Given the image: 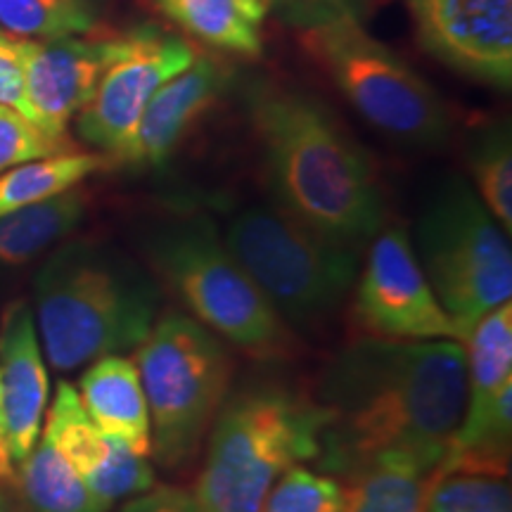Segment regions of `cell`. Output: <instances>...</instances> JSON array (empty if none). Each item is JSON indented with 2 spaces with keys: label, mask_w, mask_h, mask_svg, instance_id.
Here are the masks:
<instances>
[{
  "label": "cell",
  "mask_w": 512,
  "mask_h": 512,
  "mask_svg": "<svg viewBox=\"0 0 512 512\" xmlns=\"http://www.w3.org/2000/svg\"><path fill=\"white\" fill-rule=\"evenodd\" d=\"M223 240L290 330L328 323L361 273L354 245L325 238L283 209H245Z\"/></svg>",
  "instance_id": "obj_7"
},
{
  "label": "cell",
  "mask_w": 512,
  "mask_h": 512,
  "mask_svg": "<svg viewBox=\"0 0 512 512\" xmlns=\"http://www.w3.org/2000/svg\"><path fill=\"white\" fill-rule=\"evenodd\" d=\"M36 330L55 370L136 351L159 318L155 275L119 249L76 240L34 278Z\"/></svg>",
  "instance_id": "obj_3"
},
{
  "label": "cell",
  "mask_w": 512,
  "mask_h": 512,
  "mask_svg": "<svg viewBox=\"0 0 512 512\" xmlns=\"http://www.w3.org/2000/svg\"><path fill=\"white\" fill-rule=\"evenodd\" d=\"M420 46L453 72L512 86V0H406Z\"/></svg>",
  "instance_id": "obj_13"
},
{
  "label": "cell",
  "mask_w": 512,
  "mask_h": 512,
  "mask_svg": "<svg viewBox=\"0 0 512 512\" xmlns=\"http://www.w3.org/2000/svg\"><path fill=\"white\" fill-rule=\"evenodd\" d=\"M413 252L439 304L460 332L512 297L510 235L503 233L470 183L446 178L415 226Z\"/></svg>",
  "instance_id": "obj_8"
},
{
  "label": "cell",
  "mask_w": 512,
  "mask_h": 512,
  "mask_svg": "<svg viewBox=\"0 0 512 512\" xmlns=\"http://www.w3.org/2000/svg\"><path fill=\"white\" fill-rule=\"evenodd\" d=\"M465 349L453 339L366 337L325 368L323 475L347 477L384 456H408L437 470L465 413Z\"/></svg>",
  "instance_id": "obj_1"
},
{
  "label": "cell",
  "mask_w": 512,
  "mask_h": 512,
  "mask_svg": "<svg viewBox=\"0 0 512 512\" xmlns=\"http://www.w3.org/2000/svg\"><path fill=\"white\" fill-rule=\"evenodd\" d=\"M133 361L150 411V456L169 470L185 467L230 394L233 358L226 342L188 313H164Z\"/></svg>",
  "instance_id": "obj_6"
},
{
  "label": "cell",
  "mask_w": 512,
  "mask_h": 512,
  "mask_svg": "<svg viewBox=\"0 0 512 512\" xmlns=\"http://www.w3.org/2000/svg\"><path fill=\"white\" fill-rule=\"evenodd\" d=\"M119 512H200L192 491L178 486H152L145 494L133 496Z\"/></svg>",
  "instance_id": "obj_31"
},
{
  "label": "cell",
  "mask_w": 512,
  "mask_h": 512,
  "mask_svg": "<svg viewBox=\"0 0 512 512\" xmlns=\"http://www.w3.org/2000/svg\"><path fill=\"white\" fill-rule=\"evenodd\" d=\"M320 430L318 403L278 382H252L228 394L211 422L192 491L200 512H261L285 470L318 458Z\"/></svg>",
  "instance_id": "obj_4"
},
{
  "label": "cell",
  "mask_w": 512,
  "mask_h": 512,
  "mask_svg": "<svg viewBox=\"0 0 512 512\" xmlns=\"http://www.w3.org/2000/svg\"><path fill=\"white\" fill-rule=\"evenodd\" d=\"M27 41L29 38H0V105L12 107L24 117H29L27 102V79H24V64H27Z\"/></svg>",
  "instance_id": "obj_29"
},
{
  "label": "cell",
  "mask_w": 512,
  "mask_h": 512,
  "mask_svg": "<svg viewBox=\"0 0 512 512\" xmlns=\"http://www.w3.org/2000/svg\"><path fill=\"white\" fill-rule=\"evenodd\" d=\"M159 15L204 46L256 57L264 50L271 0H152Z\"/></svg>",
  "instance_id": "obj_19"
},
{
  "label": "cell",
  "mask_w": 512,
  "mask_h": 512,
  "mask_svg": "<svg viewBox=\"0 0 512 512\" xmlns=\"http://www.w3.org/2000/svg\"><path fill=\"white\" fill-rule=\"evenodd\" d=\"M43 434L60 446L83 482L107 508L121 498L145 494L155 486L150 458L102 434L69 382L57 384Z\"/></svg>",
  "instance_id": "obj_15"
},
{
  "label": "cell",
  "mask_w": 512,
  "mask_h": 512,
  "mask_svg": "<svg viewBox=\"0 0 512 512\" xmlns=\"http://www.w3.org/2000/svg\"><path fill=\"white\" fill-rule=\"evenodd\" d=\"M245 105L280 209L344 245L373 240L384 228L380 183L328 107L273 81L249 83Z\"/></svg>",
  "instance_id": "obj_2"
},
{
  "label": "cell",
  "mask_w": 512,
  "mask_h": 512,
  "mask_svg": "<svg viewBox=\"0 0 512 512\" xmlns=\"http://www.w3.org/2000/svg\"><path fill=\"white\" fill-rule=\"evenodd\" d=\"M228 81L221 62L197 55L190 67L171 76L147 102L121 164L159 166L174 155L181 138L219 100Z\"/></svg>",
  "instance_id": "obj_17"
},
{
  "label": "cell",
  "mask_w": 512,
  "mask_h": 512,
  "mask_svg": "<svg viewBox=\"0 0 512 512\" xmlns=\"http://www.w3.org/2000/svg\"><path fill=\"white\" fill-rule=\"evenodd\" d=\"M0 389L5 451L10 463L19 465L41 437L50 392L34 311L27 302L10 304L0 320Z\"/></svg>",
  "instance_id": "obj_16"
},
{
  "label": "cell",
  "mask_w": 512,
  "mask_h": 512,
  "mask_svg": "<svg viewBox=\"0 0 512 512\" xmlns=\"http://www.w3.org/2000/svg\"><path fill=\"white\" fill-rule=\"evenodd\" d=\"M432 467L384 456L342 477V512H425Z\"/></svg>",
  "instance_id": "obj_20"
},
{
  "label": "cell",
  "mask_w": 512,
  "mask_h": 512,
  "mask_svg": "<svg viewBox=\"0 0 512 512\" xmlns=\"http://www.w3.org/2000/svg\"><path fill=\"white\" fill-rule=\"evenodd\" d=\"M0 38H8V34H5V31H3V29H0Z\"/></svg>",
  "instance_id": "obj_33"
},
{
  "label": "cell",
  "mask_w": 512,
  "mask_h": 512,
  "mask_svg": "<svg viewBox=\"0 0 512 512\" xmlns=\"http://www.w3.org/2000/svg\"><path fill=\"white\" fill-rule=\"evenodd\" d=\"M354 313L370 337L460 342L456 323L427 283L403 228H382L373 238L368 264L356 280Z\"/></svg>",
  "instance_id": "obj_12"
},
{
  "label": "cell",
  "mask_w": 512,
  "mask_h": 512,
  "mask_svg": "<svg viewBox=\"0 0 512 512\" xmlns=\"http://www.w3.org/2000/svg\"><path fill=\"white\" fill-rule=\"evenodd\" d=\"M0 475H12V463L5 451V420H3V389H0Z\"/></svg>",
  "instance_id": "obj_32"
},
{
  "label": "cell",
  "mask_w": 512,
  "mask_h": 512,
  "mask_svg": "<svg viewBox=\"0 0 512 512\" xmlns=\"http://www.w3.org/2000/svg\"><path fill=\"white\" fill-rule=\"evenodd\" d=\"M110 164L100 152L72 150L12 166L0 174V216L72 190Z\"/></svg>",
  "instance_id": "obj_23"
},
{
  "label": "cell",
  "mask_w": 512,
  "mask_h": 512,
  "mask_svg": "<svg viewBox=\"0 0 512 512\" xmlns=\"http://www.w3.org/2000/svg\"><path fill=\"white\" fill-rule=\"evenodd\" d=\"M467 394L460 427L441 463L510 472L512 446V304L479 318L465 342ZM439 463V465H441Z\"/></svg>",
  "instance_id": "obj_11"
},
{
  "label": "cell",
  "mask_w": 512,
  "mask_h": 512,
  "mask_svg": "<svg viewBox=\"0 0 512 512\" xmlns=\"http://www.w3.org/2000/svg\"><path fill=\"white\" fill-rule=\"evenodd\" d=\"M299 31L337 91L384 136L415 147H441L451 138L453 119L441 95L368 34L361 17H328Z\"/></svg>",
  "instance_id": "obj_9"
},
{
  "label": "cell",
  "mask_w": 512,
  "mask_h": 512,
  "mask_svg": "<svg viewBox=\"0 0 512 512\" xmlns=\"http://www.w3.org/2000/svg\"><path fill=\"white\" fill-rule=\"evenodd\" d=\"M88 366L79 389L88 418L102 434L150 458V411L136 361L124 354H107Z\"/></svg>",
  "instance_id": "obj_18"
},
{
  "label": "cell",
  "mask_w": 512,
  "mask_h": 512,
  "mask_svg": "<svg viewBox=\"0 0 512 512\" xmlns=\"http://www.w3.org/2000/svg\"><path fill=\"white\" fill-rule=\"evenodd\" d=\"M88 200L79 185L50 200L0 216V266H22L74 233Z\"/></svg>",
  "instance_id": "obj_21"
},
{
  "label": "cell",
  "mask_w": 512,
  "mask_h": 512,
  "mask_svg": "<svg viewBox=\"0 0 512 512\" xmlns=\"http://www.w3.org/2000/svg\"><path fill=\"white\" fill-rule=\"evenodd\" d=\"M425 512H512L510 472L484 467H437Z\"/></svg>",
  "instance_id": "obj_24"
},
{
  "label": "cell",
  "mask_w": 512,
  "mask_h": 512,
  "mask_svg": "<svg viewBox=\"0 0 512 512\" xmlns=\"http://www.w3.org/2000/svg\"><path fill=\"white\" fill-rule=\"evenodd\" d=\"M114 48L117 36L27 41L24 79L31 121L53 138H67L69 121L91 100Z\"/></svg>",
  "instance_id": "obj_14"
},
{
  "label": "cell",
  "mask_w": 512,
  "mask_h": 512,
  "mask_svg": "<svg viewBox=\"0 0 512 512\" xmlns=\"http://www.w3.org/2000/svg\"><path fill=\"white\" fill-rule=\"evenodd\" d=\"M475 192L505 235H512V136L508 121L482 128L470 145Z\"/></svg>",
  "instance_id": "obj_26"
},
{
  "label": "cell",
  "mask_w": 512,
  "mask_h": 512,
  "mask_svg": "<svg viewBox=\"0 0 512 512\" xmlns=\"http://www.w3.org/2000/svg\"><path fill=\"white\" fill-rule=\"evenodd\" d=\"M261 512H342V482L292 465L268 491Z\"/></svg>",
  "instance_id": "obj_27"
},
{
  "label": "cell",
  "mask_w": 512,
  "mask_h": 512,
  "mask_svg": "<svg viewBox=\"0 0 512 512\" xmlns=\"http://www.w3.org/2000/svg\"><path fill=\"white\" fill-rule=\"evenodd\" d=\"M67 138H53L12 107L0 105V174L34 159L72 152Z\"/></svg>",
  "instance_id": "obj_28"
},
{
  "label": "cell",
  "mask_w": 512,
  "mask_h": 512,
  "mask_svg": "<svg viewBox=\"0 0 512 512\" xmlns=\"http://www.w3.org/2000/svg\"><path fill=\"white\" fill-rule=\"evenodd\" d=\"M271 8L278 10L280 17L297 29L337 15L361 17V0H271Z\"/></svg>",
  "instance_id": "obj_30"
},
{
  "label": "cell",
  "mask_w": 512,
  "mask_h": 512,
  "mask_svg": "<svg viewBox=\"0 0 512 512\" xmlns=\"http://www.w3.org/2000/svg\"><path fill=\"white\" fill-rule=\"evenodd\" d=\"M147 266L178 299L230 347L278 361L292 354L294 335L230 252L204 214L162 221L145 233Z\"/></svg>",
  "instance_id": "obj_5"
},
{
  "label": "cell",
  "mask_w": 512,
  "mask_h": 512,
  "mask_svg": "<svg viewBox=\"0 0 512 512\" xmlns=\"http://www.w3.org/2000/svg\"><path fill=\"white\" fill-rule=\"evenodd\" d=\"M98 0H0V29L8 36L48 41L91 34Z\"/></svg>",
  "instance_id": "obj_25"
},
{
  "label": "cell",
  "mask_w": 512,
  "mask_h": 512,
  "mask_svg": "<svg viewBox=\"0 0 512 512\" xmlns=\"http://www.w3.org/2000/svg\"><path fill=\"white\" fill-rule=\"evenodd\" d=\"M19 484L34 512H110L48 434L19 463Z\"/></svg>",
  "instance_id": "obj_22"
},
{
  "label": "cell",
  "mask_w": 512,
  "mask_h": 512,
  "mask_svg": "<svg viewBox=\"0 0 512 512\" xmlns=\"http://www.w3.org/2000/svg\"><path fill=\"white\" fill-rule=\"evenodd\" d=\"M200 55L190 41L157 27H138L117 36V48L98 88L76 114V131L100 155L124 162L147 102L171 76Z\"/></svg>",
  "instance_id": "obj_10"
}]
</instances>
